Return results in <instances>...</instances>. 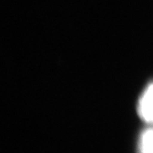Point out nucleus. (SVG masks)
<instances>
[{
    "label": "nucleus",
    "mask_w": 153,
    "mask_h": 153,
    "mask_svg": "<svg viewBox=\"0 0 153 153\" xmlns=\"http://www.w3.org/2000/svg\"><path fill=\"white\" fill-rule=\"evenodd\" d=\"M136 111L142 121L149 126H153V82L146 85L140 94Z\"/></svg>",
    "instance_id": "f257e3e1"
},
{
    "label": "nucleus",
    "mask_w": 153,
    "mask_h": 153,
    "mask_svg": "<svg viewBox=\"0 0 153 153\" xmlns=\"http://www.w3.org/2000/svg\"><path fill=\"white\" fill-rule=\"evenodd\" d=\"M136 153H153V126L145 128L139 134Z\"/></svg>",
    "instance_id": "f03ea898"
}]
</instances>
